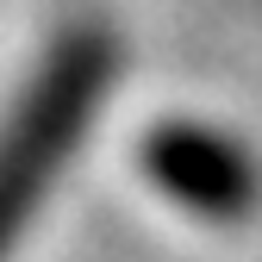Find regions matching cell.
Returning <instances> with one entry per match:
<instances>
[{"label": "cell", "instance_id": "2", "mask_svg": "<svg viewBox=\"0 0 262 262\" xmlns=\"http://www.w3.org/2000/svg\"><path fill=\"white\" fill-rule=\"evenodd\" d=\"M144 175L187 212L219 225L244 219L262 200V169L225 131H206V125H156L144 138Z\"/></svg>", "mask_w": 262, "mask_h": 262}, {"label": "cell", "instance_id": "1", "mask_svg": "<svg viewBox=\"0 0 262 262\" xmlns=\"http://www.w3.org/2000/svg\"><path fill=\"white\" fill-rule=\"evenodd\" d=\"M113 69H119L113 31L75 25V31L56 38V50L38 69V81L25 88L19 113L0 131V256L19 244L31 212L44 206L50 181L62 175V162L75 156L94 106H100V94L113 88Z\"/></svg>", "mask_w": 262, "mask_h": 262}]
</instances>
